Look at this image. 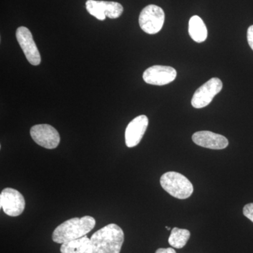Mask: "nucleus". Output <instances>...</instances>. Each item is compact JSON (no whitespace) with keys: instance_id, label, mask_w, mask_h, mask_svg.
<instances>
[{"instance_id":"f257e3e1","label":"nucleus","mask_w":253,"mask_h":253,"mask_svg":"<svg viewBox=\"0 0 253 253\" xmlns=\"http://www.w3.org/2000/svg\"><path fill=\"white\" fill-rule=\"evenodd\" d=\"M124 239V232L119 226L108 224L91 236L92 253H120Z\"/></svg>"},{"instance_id":"f03ea898","label":"nucleus","mask_w":253,"mask_h":253,"mask_svg":"<svg viewBox=\"0 0 253 253\" xmlns=\"http://www.w3.org/2000/svg\"><path fill=\"white\" fill-rule=\"evenodd\" d=\"M96 220L91 216L68 219L55 229L52 240L56 244H64L86 236L94 229Z\"/></svg>"},{"instance_id":"7ed1b4c3","label":"nucleus","mask_w":253,"mask_h":253,"mask_svg":"<svg viewBox=\"0 0 253 253\" xmlns=\"http://www.w3.org/2000/svg\"><path fill=\"white\" fill-rule=\"evenodd\" d=\"M160 182L163 189L176 199H188L194 191V186L191 181L180 173H165L161 176Z\"/></svg>"},{"instance_id":"20e7f679","label":"nucleus","mask_w":253,"mask_h":253,"mask_svg":"<svg viewBox=\"0 0 253 253\" xmlns=\"http://www.w3.org/2000/svg\"><path fill=\"white\" fill-rule=\"evenodd\" d=\"M164 22V11L156 5H148L139 15V26L142 31L148 34H156L161 31Z\"/></svg>"},{"instance_id":"39448f33","label":"nucleus","mask_w":253,"mask_h":253,"mask_svg":"<svg viewBox=\"0 0 253 253\" xmlns=\"http://www.w3.org/2000/svg\"><path fill=\"white\" fill-rule=\"evenodd\" d=\"M0 206L5 214L11 217H17L24 211L26 201L17 190L5 188L0 194Z\"/></svg>"},{"instance_id":"423d86ee","label":"nucleus","mask_w":253,"mask_h":253,"mask_svg":"<svg viewBox=\"0 0 253 253\" xmlns=\"http://www.w3.org/2000/svg\"><path fill=\"white\" fill-rule=\"evenodd\" d=\"M223 84L217 78H211L194 93L191 105L195 109H202L211 104L214 96L220 92Z\"/></svg>"},{"instance_id":"0eeeda50","label":"nucleus","mask_w":253,"mask_h":253,"mask_svg":"<svg viewBox=\"0 0 253 253\" xmlns=\"http://www.w3.org/2000/svg\"><path fill=\"white\" fill-rule=\"evenodd\" d=\"M86 9L91 16L100 21H104L106 17L112 19L119 18L123 12L122 5L116 1L87 0Z\"/></svg>"},{"instance_id":"6e6552de","label":"nucleus","mask_w":253,"mask_h":253,"mask_svg":"<svg viewBox=\"0 0 253 253\" xmlns=\"http://www.w3.org/2000/svg\"><path fill=\"white\" fill-rule=\"evenodd\" d=\"M31 136L36 144L47 149H56L61 140L58 131L54 126L48 124L32 126Z\"/></svg>"},{"instance_id":"1a4fd4ad","label":"nucleus","mask_w":253,"mask_h":253,"mask_svg":"<svg viewBox=\"0 0 253 253\" xmlns=\"http://www.w3.org/2000/svg\"><path fill=\"white\" fill-rule=\"evenodd\" d=\"M16 39L22 49L26 59L33 66H38L41 63V56L33 40V35L28 28L21 26L16 33Z\"/></svg>"},{"instance_id":"9d476101","label":"nucleus","mask_w":253,"mask_h":253,"mask_svg":"<svg viewBox=\"0 0 253 253\" xmlns=\"http://www.w3.org/2000/svg\"><path fill=\"white\" fill-rule=\"evenodd\" d=\"M176 71L170 66H153L147 68L143 74V79L147 84L162 86L175 80Z\"/></svg>"},{"instance_id":"9b49d317","label":"nucleus","mask_w":253,"mask_h":253,"mask_svg":"<svg viewBox=\"0 0 253 253\" xmlns=\"http://www.w3.org/2000/svg\"><path fill=\"white\" fill-rule=\"evenodd\" d=\"M149 126V118L144 115L137 116L128 124L126 130V144L129 148L140 143Z\"/></svg>"},{"instance_id":"f8f14e48","label":"nucleus","mask_w":253,"mask_h":253,"mask_svg":"<svg viewBox=\"0 0 253 253\" xmlns=\"http://www.w3.org/2000/svg\"><path fill=\"white\" fill-rule=\"evenodd\" d=\"M195 144L207 149L220 150L227 147L229 141L225 136L210 131H200L192 136Z\"/></svg>"},{"instance_id":"ddd939ff","label":"nucleus","mask_w":253,"mask_h":253,"mask_svg":"<svg viewBox=\"0 0 253 253\" xmlns=\"http://www.w3.org/2000/svg\"><path fill=\"white\" fill-rule=\"evenodd\" d=\"M61 253H92L91 240L84 236L80 239L62 244L60 249Z\"/></svg>"},{"instance_id":"4468645a","label":"nucleus","mask_w":253,"mask_h":253,"mask_svg":"<svg viewBox=\"0 0 253 253\" xmlns=\"http://www.w3.org/2000/svg\"><path fill=\"white\" fill-rule=\"evenodd\" d=\"M189 33L193 41L198 43L204 42L208 38V29L202 18L194 16L190 18Z\"/></svg>"},{"instance_id":"2eb2a0df","label":"nucleus","mask_w":253,"mask_h":253,"mask_svg":"<svg viewBox=\"0 0 253 253\" xmlns=\"http://www.w3.org/2000/svg\"><path fill=\"white\" fill-rule=\"evenodd\" d=\"M190 231L187 229L173 228L171 231L170 236L168 239L169 244L174 249H181L186 246L190 239Z\"/></svg>"},{"instance_id":"dca6fc26","label":"nucleus","mask_w":253,"mask_h":253,"mask_svg":"<svg viewBox=\"0 0 253 253\" xmlns=\"http://www.w3.org/2000/svg\"><path fill=\"white\" fill-rule=\"evenodd\" d=\"M244 214L248 219L253 222V204L246 205L243 211Z\"/></svg>"},{"instance_id":"f3484780","label":"nucleus","mask_w":253,"mask_h":253,"mask_svg":"<svg viewBox=\"0 0 253 253\" xmlns=\"http://www.w3.org/2000/svg\"><path fill=\"white\" fill-rule=\"evenodd\" d=\"M247 38L249 46L253 50V25L250 26L249 29H248Z\"/></svg>"},{"instance_id":"a211bd4d","label":"nucleus","mask_w":253,"mask_h":253,"mask_svg":"<svg viewBox=\"0 0 253 253\" xmlns=\"http://www.w3.org/2000/svg\"><path fill=\"white\" fill-rule=\"evenodd\" d=\"M156 253H176L172 248H168V249H159L156 251Z\"/></svg>"},{"instance_id":"6ab92c4d","label":"nucleus","mask_w":253,"mask_h":253,"mask_svg":"<svg viewBox=\"0 0 253 253\" xmlns=\"http://www.w3.org/2000/svg\"><path fill=\"white\" fill-rule=\"evenodd\" d=\"M166 229H168V230H171L170 228L168 227V226H166Z\"/></svg>"}]
</instances>
